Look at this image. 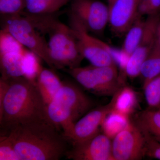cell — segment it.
<instances>
[{"label": "cell", "instance_id": "9c48e42d", "mask_svg": "<svg viewBox=\"0 0 160 160\" xmlns=\"http://www.w3.org/2000/svg\"><path fill=\"white\" fill-rule=\"evenodd\" d=\"M112 153L114 160H140L146 155V141L138 125L129 123L112 140Z\"/></svg>", "mask_w": 160, "mask_h": 160}, {"label": "cell", "instance_id": "9a60e30c", "mask_svg": "<svg viewBox=\"0 0 160 160\" xmlns=\"http://www.w3.org/2000/svg\"><path fill=\"white\" fill-rule=\"evenodd\" d=\"M26 51L23 52L16 51L0 52L1 78H10L24 77L23 56Z\"/></svg>", "mask_w": 160, "mask_h": 160}, {"label": "cell", "instance_id": "484cf974", "mask_svg": "<svg viewBox=\"0 0 160 160\" xmlns=\"http://www.w3.org/2000/svg\"><path fill=\"white\" fill-rule=\"evenodd\" d=\"M25 9V0H0V13L2 15L21 14Z\"/></svg>", "mask_w": 160, "mask_h": 160}, {"label": "cell", "instance_id": "2e32d148", "mask_svg": "<svg viewBox=\"0 0 160 160\" xmlns=\"http://www.w3.org/2000/svg\"><path fill=\"white\" fill-rule=\"evenodd\" d=\"M146 22V20L143 19L142 16L138 15L134 23L126 32V37L120 52L127 60L136 49L142 38Z\"/></svg>", "mask_w": 160, "mask_h": 160}, {"label": "cell", "instance_id": "7402d4cb", "mask_svg": "<svg viewBox=\"0 0 160 160\" xmlns=\"http://www.w3.org/2000/svg\"><path fill=\"white\" fill-rule=\"evenodd\" d=\"M143 88L147 105L151 109L160 106V73L153 78Z\"/></svg>", "mask_w": 160, "mask_h": 160}, {"label": "cell", "instance_id": "603a6c76", "mask_svg": "<svg viewBox=\"0 0 160 160\" xmlns=\"http://www.w3.org/2000/svg\"><path fill=\"white\" fill-rule=\"evenodd\" d=\"M37 55L30 50H27L23 56V70L24 77L36 82L39 72L42 68Z\"/></svg>", "mask_w": 160, "mask_h": 160}, {"label": "cell", "instance_id": "277c9868", "mask_svg": "<svg viewBox=\"0 0 160 160\" xmlns=\"http://www.w3.org/2000/svg\"><path fill=\"white\" fill-rule=\"evenodd\" d=\"M89 96L74 83L63 82L62 86L47 106L50 122L69 140L75 123L93 107Z\"/></svg>", "mask_w": 160, "mask_h": 160}, {"label": "cell", "instance_id": "ba28073f", "mask_svg": "<svg viewBox=\"0 0 160 160\" xmlns=\"http://www.w3.org/2000/svg\"><path fill=\"white\" fill-rule=\"evenodd\" d=\"M69 17L78 21L89 32L101 34L109 22V7L98 0H73Z\"/></svg>", "mask_w": 160, "mask_h": 160}, {"label": "cell", "instance_id": "7a4b0ae2", "mask_svg": "<svg viewBox=\"0 0 160 160\" xmlns=\"http://www.w3.org/2000/svg\"><path fill=\"white\" fill-rule=\"evenodd\" d=\"M4 132L11 135L20 160H58L69 149L68 140L50 122L22 124Z\"/></svg>", "mask_w": 160, "mask_h": 160}, {"label": "cell", "instance_id": "30bf717a", "mask_svg": "<svg viewBox=\"0 0 160 160\" xmlns=\"http://www.w3.org/2000/svg\"><path fill=\"white\" fill-rule=\"evenodd\" d=\"M160 21V13L148 16L146 19L142 38L136 49L129 56L124 68L128 77L133 78L140 75L142 65L156 42L157 30Z\"/></svg>", "mask_w": 160, "mask_h": 160}, {"label": "cell", "instance_id": "52a82bcc", "mask_svg": "<svg viewBox=\"0 0 160 160\" xmlns=\"http://www.w3.org/2000/svg\"><path fill=\"white\" fill-rule=\"evenodd\" d=\"M69 26L77 40L78 47L84 58L96 66L116 64L113 53L108 46L91 36L84 26L73 18L69 17Z\"/></svg>", "mask_w": 160, "mask_h": 160}, {"label": "cell", "instance_id": "ffe728a7", "mask_svg": "<svg viewBox=\"0 0 160 160\" xmlns=\"http://www.w3.org/2000/svg\"><path fill=\"white\" fill-rule=\"evenodd\" d=\"M129 116L112 110L103 122V133L112 140L129 125L130 122Z\"/></svg>", "mask_w": 160, "mask_h": 160}, {"label": "cell", "instance_id": "8fae6325", "mask_svg": "<svg viewBox=\"0 0 160 160\" xmlns=\"http://www.w3.org/2000/svg\"><path fill=\"white\" fill-rule=\"evenodd\" d=\"M66 156L73 160H114L112 153V139L99 132L93 137L72 144Z\"/></svg>", "mask_w": 160, "mask_h": 160}, {"label": "cell", "instance_id": "8992f818", "mask_svg": "<svg viewBox=\"0 0 160 160\" xmlns=\"http://www.w3.org/2000/svg\"><path fill=\"white\" fill-rule=\"evenodd\" d=\"M2 29L50 66L48 42L28 17L22 13L2 15Z\"/></svg>", "mask_w": 160, "mask_h": 160}, {"label": "cell", "instance_id": "3957f363", "mask_svg": "<svg viewBox=\"0 0 160 160\" xmlns=\"http://www.w3.org/2000/svg\"><path fill=\"white\" fill-rule=\"evenodd\" d=\"M37 29L48 34L49 67L52 69H73L79 67L83 58L77 40L70 26H66L52 15H35L27 13Z\"/></svg>", "mask_w": 160, "mask_h": 160}, {"label": "cell", "instance_id": "4dcf8cb0", "mask_svg": "<svg viewBox=\"0 0 160 160\" xmlns=\"http://www.w3.org/2000/svg\"><path fill=\"white\" fill-rule=\"evenodd\" d=\"M159 108H160V107H159Z\"/></svg>", "mask_w": 160, "mask_h": 160}, {"label": "cell", "instance_id": "f1b7e54d", "mask_svg": "<svg viewBox=\"0 0 160 160\" xmlns=\"http://www.w3.org/2000/svg\"><path fill=\"white\" fill-rule=\"evenodd\" d=\"M114 0H108V2H109V4H110L111 2H112Z\"/></svg>", "mask_w": 160, "mask_h": 160}, {"label": "cell", "instance_id": "7c38bea8", "mask_svg": "<svg viewBox=\"0 0 160 160\" xmlns=\"http://www.w3.org/2000/svg\"><path fill=\"white\" fill-rule=\"evenodd\" d=\"M113 98L110 102L89 111L75 124L68 141L72 145L82 142L93 137L99 132L104 120L113 108Z\"/></svg>", "mask_w": 160, "mask_h": 160}, {"label": "cell", "instance_id": "44dd1931", "mask_svg": "<svg viewBox=\"0 0 160 160\" xmlns=\"http://www.w3.org/2000/svg\"><path fill=\"white\" fill-rule=\"evenodd\" d=\"M138 125L160 142V109H151L144 111L140 117Z\"/></svg>", "mask_w": 160, "mask_h": 160}, {"label": "cell", "instance_id": "83f0119b", "mask_svg": "<svg viewBox=\"0 0 160 160\" xmlns=\"http://www.w3.org/2000/svg\"><path fill=\"white\" fill-rule=\"evenodd\" d=\"M156 41L160 46V21L158 25L157 30Z\"/></svg>", "mask_w": 160, "mask_h": 160}, {"label": "cell", "instance_id": "6da1fadb", "mask_svg": "<svg viewBox=\"0 0 160 160\" xmlns=\"http://www.w3.org/2000/svg\"><path fill=\"white\" fill-rule=\"evenodd\" d=\"M4 79L7 81V89L0 101L2 131L26 123L50 122L47 105L36 82L25 77Z\"/></svg>", "mask_w": 160, "mask_h": 160}, {"label": "cell", "instance_id": "d6986e66", "mask_svg": "<svg viewBox=\"0 0 160 160\" xmlns=\"http://www.w3.org/2000/svg\"><path fill=\"white\" fill-rule=\"evenodd\" d=\"M160 73V46L156 42L154 47L143 62L140 75L143 79V88Z\"/></svg>", "mask_w": 160, "mask_h": 160}, {"label": "cell", "instance_id": "5bb4252c", "mask_svg": "<svg viewBox=\"0 0 160 160\" xmlns=\"http://www.w3.org/2000/svg\"><path fill=\"white\" fill-rule=\"evenodd\" d=\"M36 83L47 106L62 86L63 82L52 70L42 67Z\"/></svg>", "mask_w": 160, "mask_h": 160}, {"label": "cell", "instance_id": "d4e9b609", "mask_svg": "<svg viewBox=\"0 0 160 160\" xmlns=\"http://www.w3.org/2000/svg\"><path fill=\"white\" fill-rule=\"evenodd\" d=\"M27 50L9 32L1 29L0 32V52L16 51L23 52Z\"/></svg>", "mask_w": 160, "mask_h": 160}, {"label": "cell", "instance_id": "4fadbf2b", "mask_svg": "<svg viewBox=\"0 0 160 160\" xmlns=\"http://www.w3.org/2000/svg\"><path fill=\"white\" fill-rule=\"evenodd\" d=\"M139 0H114L109 4V22L112 32L126 33L138 15Z\"/></svg>", "mask_w": 160, "mask_h": 160}, {"label": "cell", "instance_id": "e0dca14e", "mask_svg": "<svg viewBox=\"0 0 160 160\" xmlns=\"http://www.w3.org/2000/svg\"><path fill=\"white\" fill-rule=\"evenodd\" d=\"M112 98L114 100L113 110L126 115L132 113L137 105L136 93L128 86H122Z\"/></svg>", "mask_w": 160, "mask_h": 160}, {"label": "cell", "instance_id": "4316f807", "mask_svg": "<svg viewBox=\"0 0 160 160\" xmlns=\"http://www.w3.org/2000/svg\"><path fill=\"white\" fill-rule=\"evenodd\" d=\"M141 128L146 141V155L160 160V142L154 138L145 129Z\"/></svg>", "mask_w": 160, "mask_h": 160}, {"label": "cell", "instance_id": "5b68a950", "mask_svg": "<svg viewBox=\"0 0 160 160\" xmlns=\"http://www.w3.org/2000/svg\"><path fill=\"white\" fill-rule=\"evenodd\" d=\"M66 71L85 89L99 96H112L120 89L116 64L67 69Z\"/></svg>", "mask_w": 160, "mask_h": 160}, {"label": "cell", "instance_id": "cb8c5ba5", "mask_svg": "<svg viewBox=\"0 0 160 160\" xmlns=\"http://www.w3.org/2000/svg\"><path fill=\"white\" fill-rule=\"evenodd\" d=\"M0 160H20L11 135L4 132L0 137Z\"/></svg>", "mask_w": 160, "mask_h": 160}, {"label": "cell", "instance_id": "f546056e", "mask_svg": "<svg viewBox=\"0 0 160 160\" xmlns=\"http://www.w3.org/2000/svg\"><path fill=\"white\" fill-rule=\"evenodd\" d=\"M158 109H160V108H158Z\"/></svg>", "mask_w": 160, "mask_h": 160}, {"label": "cell", "instance_id": "ac0fdd59", "mask_svg": "<svg viewBox=\"0 0 160 160\" xmlns=\"http://www.w3.org/2000/svg\"><path fill=\"white\" fill-rule=\"evenodd\" d=\"M69 0H25L26 12L35 15L53 14Z\"/></svg>", "mask_w": 160, "mask_h": 160}]
</instances>
